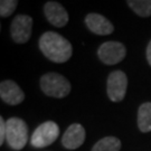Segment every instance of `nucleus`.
Returning a JSON list of instances; mask_svg holds the SVG:
<instances>
[{"mask_svg":"<svg viewBox=\"0 0 151 151\" xmlns=\"http://www.w3.org/2000/svg\"><path fill=\"white\" fill-rule=\"evenodd\" d=\"M0 97L7 104L17 105L25 100V94L17 83L10 80L2 81L0 84Z\"/></svg>","mask_w":151,"mask_h":151,"instance_id":"9","label":"nucleus"},{"mask_svg":"<svg viewBox=\"0 0 151 151\" xmlns=\"http://www.w3.org/2000/svg\"><path fill=\"white\" fill-rule=\"evenodd\" d=\"M44 14L47 20L55 27H64L68 22V14L64 7L58 2H46V5L44 6Z\"/></svg>","mask_w":151,"mask_h":151,"instance_id":"8","label":"nucleus"},{"mask_svg":"<svg viewBox=\"0 0 151 151\" xmlns=\"http://www.w3.org/2000/svg\"><path fill=\"white\" fill-rule=\"evenodd\" d=\"M128 77L122 70H114L108 77V96L112 102H121L125 96Z\"/></svg>","mask_w":151,"mask_h":151,"instance_id":"5","label":"nucleus"},{"mask_svg":"<svg viewBox=\"0 0 151 151\" xmlns=\"http://www.w3.org/2000/svg\"><path fill=\"white\" fill-rule=\"evenodd\" d=\"M127 54V49L123 44L119 42L103 43L97 50L99 58L106 65H115L122 62Z\"/></svg>","mask_w":151,"mask_h":151,"instance_id":"6","label":"nucleus"},{"mask_svg":"<svg viewBox=\"0 0 151 151\" xmlns=\"http://www.w3.org/2000/svg\"><path fill=\"white\" fill-rule=\"evenodd\" d=\"M121 141L115 137H105L99 140L92 148V151H119Z\"/></svg>","mask_w":151,"mask_h":151,"instance_id":"13","label":"nucleus"},{"mask_svg":"<svg viewBox=\"0 0 151 151\" xmlns=\"http://www.w3.org/2000/svg\"><path fill=\"white\" fill-rule=\"evenodd\" d=\"M39 48L49 60L58 64L67 62L73 53L70 42L54 32H44L39 38Z\"/></svg>","mask_w":151,"mask_h":151,"instance_id":"1","label":"nucleus"},{"mask_svg":"<svg viewBox=\"0 0 151 151\" xmlns=\"http://www.w3.org/2000/svg\"><path fill=\"white\" fill-rule=\"evenodd\" d=\"M85 140V129L78 123L70 124L65 131L62 138V145L64 148L74 150L77 149L83 145V142Z\"/></svg>","mask_w":151,"mask_h":151,"instance_id":"10","label":"nucleus"},{"mask_svg":"<svg viewBox=\"0 0 151 151\" xmlns=\"http://www.w3.org/2000/svg\"><path fill=\"white\" fill-rule=\"evenodd\" d=\"M32 19L28 15H18L11 22L10 34L12 40L17 44H25L32 36Z\"/></svg>","mask_w":151,"mask_h":151,"instance_id":"7","label":"nucleus"},{"mask_svg":"<svg viewBox=\"0 0 151 151\" xmlns=\"http://www.w3.org/2000/svg\"><path fill=\"white\" fill-rule=\"evenodd\" d=\"M6 141L14 150H22L28 141V127L24 120L10 118L6 121Z\"/></svg>","mask_w":151,"mask_h":151,"instance_id":"3","label":"nucleus"},{"mask_svg":"<svg viewBox=\"0 0 151 151\" xmlns=\"http://www.w3.org/2000/svg\"><path fill=\"white\" fill-rule=\"evenodd\" d=\"M6 133H7V127L4 118H0V145L2 146L6 139Z\"/></svg>","mask_w":151,"mask_h":151,"instance_id":"16","label":"nucleus"},{"mask_svg":"<svg viewBox=\"0 0 151 151\" xmlns=\"http://www.w3.org/2000/svg\"><path fill=\"white\" fill-rule=\"evenodd\" d=\"M85 24L92 32L96 35H101V36L110 35L114 30L113 25L110 22V20H108L102 15L94 14V12L87 15L85 18Z\"/></svg>","mask_w":151,"mask_h":151,"instance_id":"11","label":"nucleus"},{"mask_svg":"<svg viewBox=\"0 0 151 151\" xmlns=\"http://www.w3.org/2000/svg\"><path fill=\"white\" fill-rule=\"evenodd\" d=\"M147 60H148V63L151 65V40L147 47Z\"/></svg>","mask_w":151,"mask_h":151,"instance_id":"17","label":"nucleus"},{"mask_svg":"<svg viewBox=\"0 0 151 151\" xmlns=\"http://www.w3.org/2000/svg\"><path fill=\"white\" fill-rule=\"evenodd\" d=\"M60 134V128L54 121H46L34 131L30 143L34 148H45L54 142Z\"/></svg>","mask_w":151,"mask_h":151,"instance_id":"4","label":"nucleus"},{"mask_svg":"<svg viewBox=\"0 0 151 151\" xmlns=\"http://www.w3.org/2000/svg\"><path fill=\"white\" fill-rule=\"evenodd\" d=\"M138 127L142 132L151 131V102L140 105L138 111Z\"/></svg>","mask_w":151,"mask_h":151,"instance_id":"12","label":"nucleus"},{"mask_svg":"<svg viewBox=\"0 0 151 151\" xmlns=\"http://www.w3.org/2000/svg\"><path fill=\"white\" fill-rule=\"evenodd\" d=\"M40 88L47 96L63 99L70 92V84L58 73H47L40 78Z\"/></svg>","mask_w":151,"mask_h":151,"instance_id":"2","label":"nucleus"},{"mask_svg":"<svg viewBox=\"0 0 151 151\" xmlns=\"http://www.w3.org/2000/svg\"><path fill=\"white\" fill-rule=\"evenodd\" d=\"M18 1L16 0H2L0 2V15L1 17H9L15 11Z\"/></svg>","mask_w":151,"mask_h":151,"instance_id":"15","label":"nucleus"},{"mask_svg":"<svg viewBox=\"0 0 151 151\" xmlns=\"http://www.w3.org/2000/svg\"><path fill=\"white\" fill-rule=\"evenodd\" d=\"M129 7L140 17L151 16V0H130Z\"/></svg>","mask_w":151,"mask_h":151,"instance_id":"14","label":"nucleus"}]
</instances>
